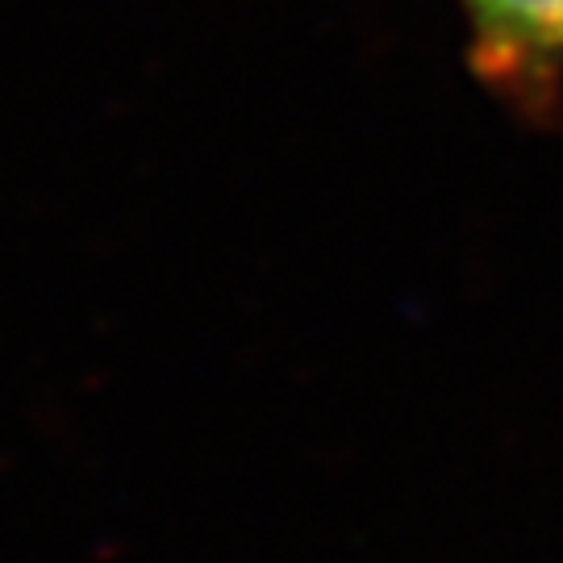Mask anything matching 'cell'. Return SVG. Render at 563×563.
<instances>
[{
	"label": "cell",
	"instance_id": "cell-1",
	"mask_svg": "<svg viewBox=\"0 0 563 563\" xmlns=\"http://www.w3.org/2000/svg\"><path fill=\"white\" fill-rule=\"evenodd\" d=\"M476 59L488 71H518L563 55V0H460Z\"/></svg>",
	"mask_w": 563,
	"mask_h": 563
}]
</instances>
